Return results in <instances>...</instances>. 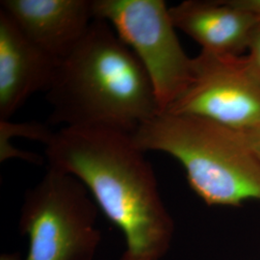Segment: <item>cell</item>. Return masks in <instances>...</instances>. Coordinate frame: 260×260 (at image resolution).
<instances>
[{
	"mask_svg": "<svg viewBox=\"0 0 260 260\" xmlns=\"http://www.w3.org/2000/svg\"><path fill=\"white\" fill-rule=\"evenodd\" d=\"M233 2L243 9L251 12L260 19V0H233Z\"/></svg>",
	"mask_w": 260,
	"mask_h": 260,
	"instance_id": "cell-13",
	"label": "cell"
},
{
	"mask_svg": "<svg viewBox=\"0 0 260 260\" xmlns=\"http://www.w3.org/2000/svg\"><path fill=\"white\" fill-rule=\"evenodd\" d=\"M176 29L192 38L202 50L241 56L260 19L233 0H186L170 7Z\"/></svg>",
	"mask_w": 260,
	"mask_h": 260,
	"instance_id": "cell-9",
	"label": "cell"
},
{
	"mask_svg": "<svg viewBox=\"0 0 260 260\" xmlns=\"http://www.w3.org/2000/svg\"><path fill=\"white\" fill-rule=\"evenodd\" d=\"M0 10L32 43L59 61L95 19L93 0H1Z\"/></svg>",
	"mask_w": 260,
	"mask_h": 260,
	"instance_id": "cell-7",
	"label": "cell"
},
{
	"mask_svg": "<svg viewBox=\"0 0 260 260\" xmlns=\"http://www.w3.org/2000/svg\"><path fill=\"white\" fill-rule=\"evenodd\" d=\"M132 138L144 152L177 159L191 189L209 206L260 202V160L234 130L199 117L160 113Z\"/></svg>",
	"mask_w": 260,
	"mask_h": 260,
	"instance_id": "cell-3",
	"label": "cell"
},
{
	"mask_svg": "<svg viewBox=\"0 0 260 260\" xmlns=\"http://www.w3.org/2000/svg\"><path fill=\"white\" fill-rule=\"evenodd\" d=\"M239 133V132H238ZM250 147L252 152L260 160V127L257 129L252 130L246 133H239Z\"/></svg>",
	"mask_w": 260,
	"mask_h": 260,
	"instance_id": "cell-12",
	"label": "cell"
},
{
	"mask_svg": "<svg viewBox=\"0 0 260 260\" xmlns=\"http://www.w3.org/2000/svg\"><path fill=\"white\" fill-rule=\"evenodd\" d=\"M58 63L0 10V121H8L32 94L47 92Z\"/></svg>",
	"mask_w": 260,
	"mask_h": 260,
	"instance_id": "cell-8",
	"label": "cell"
},
{
	"mask_svg": "<svg viewBox=\"0 0 260 260\" xmlns=\"http://www.w3.org/2000/svg\"><path fill=\"white\" fill-rule=\"evenodd\" d=\"M163 113L214 121L239 133L260 127V82L245 56L201 50L193 58L191 82Z\"/></svg>",
	"mask_w": 260,
	"mask_h": 260,
	"instance_id": "cell-6",
	"label": "cell"
},
{
	"mask_svg": "<svg viewBox=\"0 0 260 260\" xmlns=\"http://www.w3.org/2000/svg\"><path fill=\"white\" fill-rule=\"evenodd\" d=\"M54 132L48 125L39 122L14 123L12 121H0V142H5L12 137H25L44 143L46 146L52 138Z\"/></svg>",
	"mask_w": 260,
	"mask_h": 260,
	"instance_id": "cell-10",
	"label": "cell"
},
{
	"mask_svg": "<svg viewBox=\"0 0 260 260\" xmlns=\"http://www.w3.org/2000/svg\"><path fill=\"white\" fill-rule=\"evenodd\" d=\"M0 260H22L19 253H3L0 256Z\"/></svg>",
	"mask_w": 260,
	"mask_h": 260,
	"instance_id": "cell-14",
	"label": "cell"
},
{
	"mask_svg": "<svg viewBox=\"0 0 260 260\" xmlns=\"http://www.w3.org/2000/svg\"><path fill=\"white\" fill-rule=\"evenodd\" d=\"M95 19L107 21L151 80L161 113L185 92L193 75L163 0H93Z\"/></svg>",
	"mask_w": 260,
	"mask_h": 260,
	"instance_id": "cell-5",
	"label": "cell"
},
{
	"mask_svg": "<svg viewBox=\"0 0 260 260\" xmlns=\"http://www.w3.org/2000/svg\"><path fill=\"white\" fill-rule=\"evenodd\" d=\"M50 125L101 127L133 134L160 114L154 88L138 58L101 19L59 61L47 92Z\"/></svg>",
	"mask_w": 260,
	"mask_h": 260,
	"instance_id": "cell-2",
	"label": "cell"
},
{
	"mask_svg": "<svg viewBox=\"0 0 260 260\" xmlns=\"http://www.w3.org/2000/svg\"><path fill=\"white\" fill-rule=\"evenodd\" d=\"M132 134L101 127H64L46 146L48 168L78 178L126 249L121 260H161L175 233L151 165Z\"/></svg>",
	"mask_w": 260,
	"mask_h": 260,
	"instance_id": "cell-1",
	"label": "cell"
},
{
	"mask_svg": "<svg viewBox=\"0 0 260 260\" xmlns=\"http://www.w3.org/2000/svg\"><path fill=\"white\" fill-rule=\"evenodd\" d=\"M100 211L78 178L48 168L20 208L19 232L29 242L24 260H93L102 242Z\"/></svg>",
	"mask_w": 260,
	"mask_h": 260,
	"instance_id": "cell-4",
	"label": "cell"
},
{
	"mask_svg": "<svg viewBox=\"0 0 260 260\" xmlns=\"http://www.w3.org/2000/svg\"><path fill=\"white\" fill-rule=\"evenodd\" d=\"M248 54L245 56L251 74L260 82V21L251 33L247 48Z\"/></svg>",
	"mask_w": 260,
	"mask_h": 260,
	"instance_id": "cell-11",
	"label": "cell"
}]
</instances>
